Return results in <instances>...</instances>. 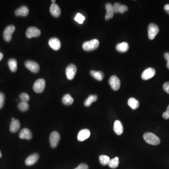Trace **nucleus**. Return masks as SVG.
Returning <instances> with one entry per match:
<instances>
[{"label": "nucleus", "mask_w": 169, "mask_h": 169, "mask_svg": "<svg viewBox=\"0 0 169 169\" xmlns=\"http://www.w3.org/2000/svg\"><path fill=\"white\" fill-rule=\"evenodd\" d=\"M145 142L152 145H158L160 143V140L159 137L151 132H146L143 135Z\"/></svg>", "instance_id": "f257e3e1"}, {"label": "nucleus", "mask_w": 169, "mask_h": 169, "mask_svg": "<svg viewBox=\"0 0 169 169\" xmlns=\"http://www.w3.org/2000/svg\"><path fill=\"white\" fill-rule=\"evenodd\" d=\"M99 46V40L97 39H93L85 42L82 45V47L84 50L91 51L97 49Z\"/></svg>", "instance_id": "f03ea898"}, {"label": "nucleus", "mask_w": 169, "mask_h": 169, "mask_svg": "<svg viewBox=\"0 0 169 169\" xmlns=\"http://www.w3.org/2000/svg\"><path fill=\"white\" fill-rule=\"evenodd\" d=\"M159 32V28L154 23H151L148 27V37L151 40L154 39Z\"/></svg>", "instance_id": "7ed1b4c3"}, {"label": "nucleus", "mask_w": 169, "mask_h": 169, "mask_svg": "<svg viewBox=\"0 0 169 169\" xmlns=\"http://www.w3.org/2000/svg\"><path fill=\"white\" fill-rule=\"evenodd\" d=\"M46 85V82L43 78H39L35 82L33 86L34 91L37 93H41L44 91Z\"/></svg>", "instance_id": "20e7f679"}, {"label": "nucleus", "mask_w": 169, "mask_h": 169, "mask_svg": "<svg viewBox=\"0 0 169 169\" xmlns=\"http://www.w3.org/2000/svg\"><path fill=\"white\" fill-rule=\"evenodd\" d=\"M77 67L75 65L71 63L67 66L66 69V75L67 79L69 80H72L75 77L77 73Z\"/></svg>", "instance_id": "39448f33"}, {"label": "nucleus", "mask_w": 169, "mask_h": 169, "mask_svg": "<svg viewBox=\"0 0 169 169\" xmlns=\"http://www.w3.org/2000/svg\"><path fill=\"white\" fill-rule=\"evenodd\" d=\"M15 30L14 25H10L6 27L4 32V38L6 42L11 41L12 39V35Z\"/></svg>", "instance_id": "423d86ee"}, {"label": "nucleus", "mask_w": 169, "mask_h": 169, "mask_svg": "<svg viewBox=\"0 0 169 169\" xmlns=\"http://www.w3.org/2000/svg\"><path fill=\"white\" fill-rule=\"evenodd\" d=\"M41 34V31L40 29L35 27H29L27 29L25 35L28 38H32V37H39Z\"/></svg>", "instance_id": "0eeeda50"}, {"label": "nucleus", "mask_w": 169, "mask_h": 169, "mask_svg": "<svg viewBox=\"0 0 169 169\" xmlns=\"http://www.w3.org/2000/svg\"><path fill=\"white\" fill-rule=\"evenodd\" d=\"M51 146L53 148L57 147L60 140V135L58 132L54 131L51 134L50 138Z\"/></svg>", "instance_id": "6e6552de"}, {"label": "nucleus", "mask_w": 169, "mask_h": 169, "mask_svg": "<svg viewBox=\"0 0 169 169\" xmlns=\"http://www.w3.org/2000/svg\"><path fill=\"white\" fill-rule=\"evenodd\" d=\"M109 82L113 90L117 91V90H119L120 88L121 82L117 76H115V75L111 76V77L109 78Z\"/></svg>", "instance_id": "1a4fd4ad"}, {"label": "nucleus", "mask_w": 169, "mask_h": 169, "mask_svg": "<svg viewBox=\"0 0 169 169\" xmlns=\"http://www.w3.org/2000/svg\"><path fill=\"white\" fill-rule=\"evenodd\" d=\"M25 67L34 73H37L40 70L39 65L35 61L27 60L25 61Z\"/></svg>", "instance_id": "9d476101"}, {"label": "nucleus", "mask_w": 169, "mask_h": 169, "mask_svg": "<svg viewBox=\"0 0 169 169\" xmlns=\"http://www.w3.org/2000/svg\"><path fill=\"white\" fill-rule=\"evenodd\" d=\"M155 74V70L154 68L150 67L144 70L142 74V78L147 81L152 78Z\"/></svg>", "instance_id": "9b49d317"}, {"label": "nucleus", "mask_w": 169, "mask_h": 169, "mask_svg": "<svg viewBox=\"0 0 169 169\" xmlns=\"http://www.w3.org/2000/svg\"><path fill=\"white\" fill-rule=\"evenodd\" d=\"M48 44L53 50H58L61 47V42L58 38L53 37L48 41Z\"/></svg>", "instance_id": "f8f14e48"}, {"label": "nucleus", "mask_w": 169, "mask_h": 169, "mask_svg": "<svg viewBox=\"0 0 169 169\" xmlns=\"http://www.w3.org/2000/svg\"><path fill=\"white\" fill-rule=\"evenodd\" d=\"M90 131L88 129H85L81 130L78 135V140L79 142H83L90 137Z\"/></svg>", "instance_id": "ddd939ff"}, {"label": "nucleus", "mask_w": 169, "mask_h": 169, "mask_svg": "<svg viewBox=\"0 0 169 169\" xmlns=\"http://www.w3.org/2000/svg\"><path fill=\"white\" fill-rule=\"evenodd\" d=\"M39 158V155L38 153H34L30 155L25 160V163L28 166H31L37 162Z\"/></svg>", "instance_id": "4468645a"}, {"label": "nucleus", "mask_w": 169, "mask_h": 169, "mask_svg": "<svg viewBox=\"0 0 169 169\" xmlns=\"http://www.w3.org/2000/svg\"><path fill=\"white\" fill-rule=\"evenodd\" d=\"M32 133L29 129L24 128L19 134V137L21 139L30 140L32 138Z\"/></svg>", "instance_id": "2eb2a0df"}, {"label": "nucleus", "mask_w": 169, "mask_h": 169, "mask_svg": "<svg viewBox=\"0 0 169 169\" xmlns=\"http://www.w3.org/2000/svg\"><path fill=\"white\" fill-rule=\"evenodd\" d=\"M50 12L52 16L54 17H58L61 15V9L57 4H53L51 5L50 7Z\"/></svg>", "instance_id": "dca6fc26"}, {"label": "nucleus", "mask_w": 169, "mask_h": 169, "mask_svg": "<svg viewBox=\"0 0 169 169\" xmlns=\"http://www.w3.org/2000/svg\"><path fill=\"white\" fill-rule=\"evenodd\" d=\"M15 15L17 16H27L29 13V9L27 6L23 5L17 9L15 11Z\"/></svg>", "instance_id": "f3484780"}, {"label": "nucleus", "mask_w": 169, "mask_h": 169, "mask_svg": "<svg viewBox=\"0 0 169 169\" xmlns=\"http://www.w3.org/2000/svg\"><path fill=\"white\" fill-rule=\"evenodd\" d=\"M20 127V124L19 120L16 119L13 117L12 118V121L10 125V131L13 133L18 131Z\"/></svg>", "instance_id": "a211bd4d"}, {"label": "nucleus", "mask_w": 169, "mask_h": 169, "mask_svg": "<svg viewBox=\"0 0 169 169\" xmlns=\"http://www.w3.org/2000/svg\"><path fill=\"white\" fill-rule=\"evenodd\" d=\"M114 130L115 133L117 135H120L123 134L124 131L123 126L120 121L119 120L115 121L114 124Z\"/></svg>", "instance_id": "6ab92c4d"}, {"label": "nucleus", "mask_w": 169, "mask_h": 169, "mask_svg": "<svg viewBox=\"0 0 169 169\" xmlns=\"http://www.w3.org/2000/svg\"><path fill=\"white\" fill-rule=\"evenodd\" d=\"M116 49L118 51L120 52H127L129 50V45L126 42L120 43L117 44L116 46Z\"/></svg>", "instance_id": "aec40b11"}, {"label": "nucleus", "mask_w": 169, "mask_h": 169, "mask_svg": "<svg viewBox=\"0 0 169 169\" xmlns=\"http://www.w3.org/2000/svg\"><path fill=\"white\" fill-rule=\"evenodd\" d=\"M90 74L97 81H101L104 78V73L102 71L92 70L90 71Z\"/></svg>", "instance_id": "412c9836"}, {"label": "nucleus", "mask_w": 169, "mask_h": 169, "mask_svg": "<svg viewBox=\"0 0 169 169\" xmlns=\"http://www.w3.org/2000/svg\"><path fill=\"white\" fill-rule=\"evenodd\" d=\"M128 104L132 109H136L139 107L140 102L134 98H130L128 101Z\"/></svg>", "instance_id": "4be33fe9"}, {"label": "nucleus", "mask_w": 169, "mask_h": 169, "mask_svg": "<svg viewBox=\"0 0 169 169\" xmlns=\"http://www.w3.org/2000/svg\"><path fill=\"white\" fill-rule=\"evenodd\" d=\"M9 67L12 72H15L17 70V60L14 58H11L8 62Z\"/></svg>", "instance_id": "5701e85b"}, {"label": "nucleus", "mask_w": 169, "mask_h": 169, "mask_svg": "<svg viewBox=\"0 0 169 169\" xmlns=\"http://www.w3.org/2000/svg\"><path fill=\"white\" fill-rule=\"evenodd\" d=\"M98 97L96 95H90L84 102V105L86 107H89L92 104V102L96 101Z\"/></svg>", "instance_id": "b1692460"}, {"label": "nucleus", "mask_w": 169, "mask_h": 169, "mask_svg": "<svg viewBox=\"0 0 169 169\" xmlns=\"http://www.w3.org/2000/svg\"><path fill=\"white\" fill-rule=\"evenodd\" d=\"M105 8L107 11L106 15H107L110 19H112L113 17L114 13L112 5L110 3H107L105 5Z\"/></svg>", "instance_id": "393cba45"}, {"label": "nucleus", "mask_w": 169, "mask_h": 169, "mask_svg": "<svg viewBox=\"0 0 169 169\" xmlns=\"http://www.w3.org/2000/svg\"><path fill=\"white\" fill-rule=\"evenodd\" d=\"M63 103L66 105H70L74 101L73 97L69 94H66L63 96L62 99Z\"/></svg>", "instance_id": "a878e982"}, {"label": "nucleus", "mask_w": 169, "mask_h": 169, "mask_svg": "<svg viewBox=\"0 0 169 169\" xmlns=\"http://www.w3.org/2000/svg\"><path fill=\"white\" fill-rule=\"evenodd\" d=\"M119 157H116L110 160L108 164L109 166L112 169H116L119 166Z\"/></svg>", "instance_id": "bb28decb"}, {"label": "nucleus", "mask_w": 169, "mask_h": 169, "mask_svg": "<svg viewBox=\"0 0 169 169\" xmlns=\"http://www.w3.org/2000/svg\"><path fill=\"white\" fill-rule=\"evenodd\" d=\"M19 109L22 111H26L29 109V104L27 101H21L18 105Z\"/></svg>", "instance_id": "cd10ccee"}, {"label": "nucleus", "mask_w": 169, "mask_h": 169, "mask_svg": "<svg viewBox=\"0 0 169 169\" xmlns=\"http://www.w3.org/2000/svg\"><path fill=\"white\" fill-rule=\"evenodd\" d=\"M99 160L101 165H106L109 163L111 159L107 155H101L99 157Z\"/></svg>", "instance_id": "c85d7f7f"}, {"label": "nucleus", "mask_w": 169, "mask_h": 169, "mask_svg": "<svg viewBox=\"0 0 169 169\" xmlns=\"http://www.w3.org/2000/svg\"><path fill=\"white\" fill-rule=\"evenodd\" d=\"M74 20L76 22L79 23L80 24H82L83 22H84V20H85V17L83 15L81 14V13H78L76 15V16L74 18Z\"/></svg>", "instance_id": "c756f323"}, {"label": "nucleus", "mask_w": 169, "mask_h": 169, "mask_svg": "<svg viewBox=\"0 0 169 169\" xmlns=\"http://www.w3.org/2000/svg\"><path fill=\"white\" fill-rule=\"evenodd\" d=\"M19 97L22 101L27 102L28 101L30 100V96L27 93H23L20 94Z\"/></svg>", "instance_id": "7c9ffc66"}, {"label": "nucleus", "mask_w": 169, "mask_h": 169, "mask_svg": "<svg viewBox=\"0 0 169 169\" xmlns=\"http://www.w3.org/2000/svg\"><path fill=\"white\" fill-rule=\"evenodd\" d=\"M5 96L4 93L0 92V109L2 108L4 104Z\"/></svg>", "instance_id": "2f4dec72"}, {"label": "nucleus", "mask_w": 169, "mask_h": 169, "mask_svg": "<svg viewBox=\"0 0 169 169\" xmlns=\"http://www.w3.org/2000/svg\"><path fill=\"white\" fill-rule=\"evenodd\" d=\"M120 5H121V4H120L119 3H118V2H116V3L114 4V5L113 6V11H114V13H119V9Z\"/></svg>", "instance_id": "473e14b6"}, {"label": "nucleus", "mask_w": 169, "mask_h": 169, "mask_svg": "<svg viewBox=\"0 0 169 169\" xmlns=\"http://www.w3.org/2000/svg\"><path fill=\"white\" fill-rule=\"evenodd\" d=\"M128 9V7L125 5H121L120 6L119 9V12L120 13H124V12H127Z\"/></svg>", "instance_id": "72a5a7b5"}, {"label": "nucleus", "mask_w": 169, "mask_h": 169, "mask_svg": "<svg viewBox=\"0 0 169 169\" xmlns=\"http://www.w3.org/2000/svg\"><path fill=\"white\" fill-rule=\"evenodd\" d=\"M88 166L86 163H81L77 167L74 169H88Z\"/></svg>", "instance_id": "f704fd0d"}, {"label": "nucleus", "mask_w": 169, "mask_h": 169, "mask_svg": "<svg viewBox=\"0 0 169 169\" xmlns=\"http://www.w3.org/2000/svg\"><path fill=\"white\" fill-rule=\"evenodd\" d=\"M163 117L165 119H169V105L167 107V110L163 114Z\"/></svg>", "instance_id": "c9c22d12"}, {"label": "nucleus", "mask_w": 169, "mask_h": 169, "mask_svg": "<svg viewBox=\"0 0 169 169\" xmlns=\"http://www.w3.org/2000/svg\"><path fill=\"white\" fill-rule=\"evenodd\" d=\"M163 88L165 92L169 94V82H165L163 84Z\"/></svg>", "instance_id": "e433bc0d"}, {"label": "nucleus", "mask_w": 169, "mask_h": 169, "mask_svg": "<svg viewBox=\"0 0 169 169\" xmlns=\"http://www.w3.org/2000/svg\"><path fill=\"white\" fill-rule=\"evenodd\" d=\"M164 56H165V60L167 61V68L169 69V52H166V53H165V55H164Z\"/></svg>", "instance_id": "4c0bfd02"}, {"label": "nucleus", "mask_w": 169, "mask_h": 169, "mask_svg": "<svg viewBox=\"0 0 169 169\" xmlns=\"http://www.w3.org/2000/svg\"><path fill=\"white\" fill-rule=\"evenodd\" d=\"M164 9L165 11L169 14V4L165 5L164 7Z\"/></svg>", "instance_id": "58836bf2"}, {"label": "nucleus", "mask_w": 169, "mask_h": 169, "mask_svg": "<svg viewBox=\"0 0 169 169\" xmlns=\"http://www.w3.org/2000/svg\"><path fill=\"white\" fill-rule=\"evenodd\" d=\"M3 58H4V54L1 52H0V61L2 60Z\"/></svg>", "instance_id": "ea45409f"}, {"label": "nucleus", "mask_w": 169, "mask_h": 169, "mask_svg": "<svg viewBox=\"0 0 169 169\" xmlns=\"http://www.w3.org/2000/svg\"><path fill=\"white\" fill-rule=\"evenodd\" d=\"M1 156H2V155H1V152L0 151V158L1 157Z\"/></svg>", "instance_id": "a19ab883"}, {"label": "nucleus", "mask_w": 169, "mask_h": 169, "mask_svg": "<svg viewBox=\"0 0 169 169\" xmlns=\"http://www.w3.org/2000/svg\"><path fill=\"white\" fill-rule=\"evenodd\" d=\"M52 2H53V4H55V1H52Z\"/></svg>", "instance_id": "79ce46f5"}]
</instances>
